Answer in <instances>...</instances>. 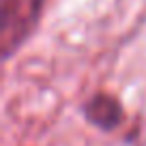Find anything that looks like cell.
I'll list each match as a JSON object with an SVG mask.
<instances>
[{
    "instance_id": "1",
    "label": "cell",
    "mask_w": 146,
    "mask_h": 146,
    "mask_svg": "<svg viewBox=\"0 0 146 146\" xmlns=\"http://www.w3.org/2000/svg\"><path fill=\"white\" fill-rule=\"evenodd\" d=\"M41 0H5L2 9V47L5 54H9L26 32L30 30L32 22L39 11Z\"/></svg>"
},
{
    "instance_id": "2",
    "label": "cell",
    "mask_w": 146,
    "mask_h": 146,
    "mask_svg": "<svg viewBox=\"0 0 146 146\" xmlns=\"http://www.w3.org/2000/svg\"><path fill=\"white\" fill-rule=\"evenodd\" d=\"M86 114H88V118H90V123L99 125V127H103V129H112V127L118 125L120 116H123V110H120V105L116 103L112 97L99 95L88 103Z\"/></svg>"
}]
</instances>
